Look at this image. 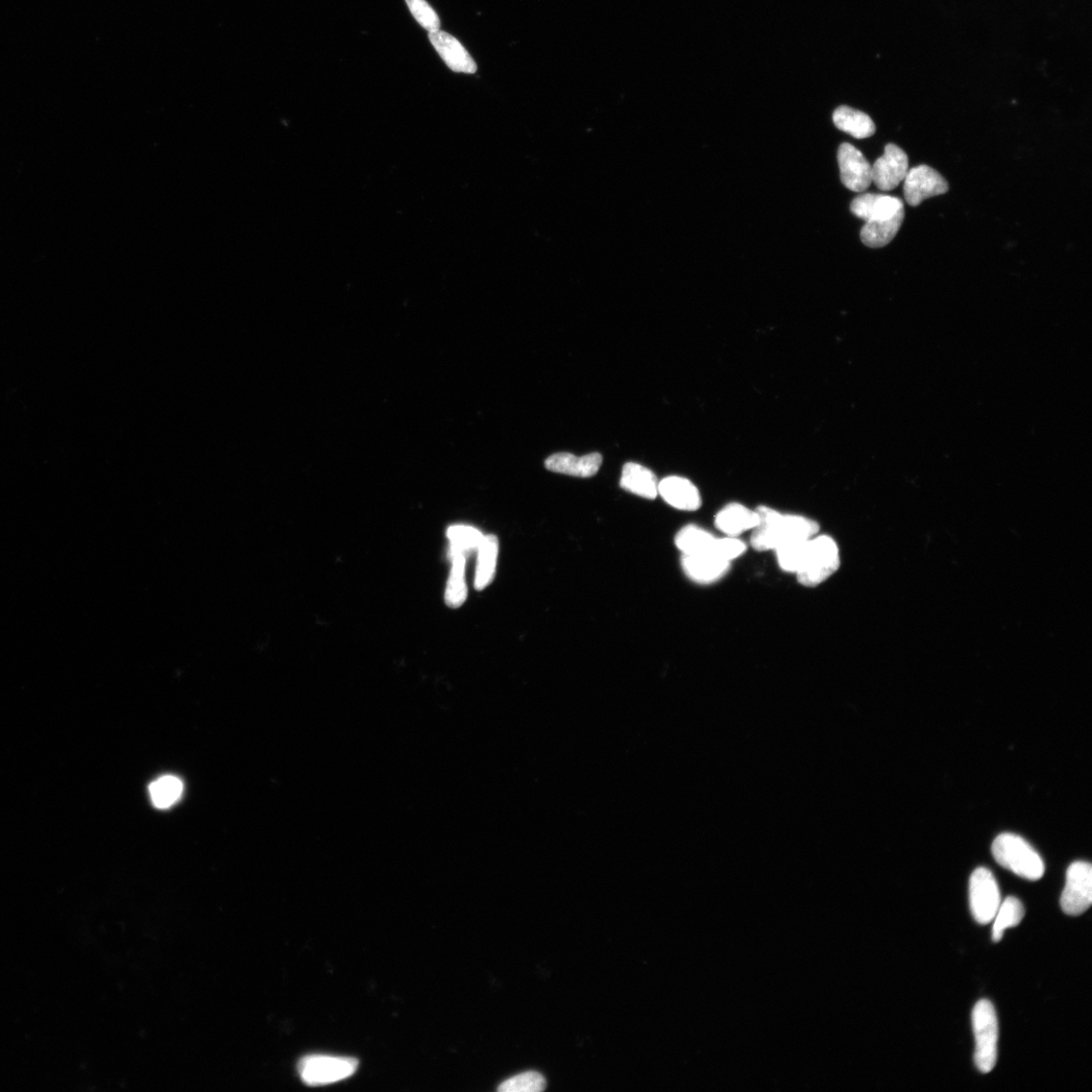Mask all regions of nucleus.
<instances>
[{
	"instance_id": "4be33fe9",
	"label": "nucleus",
	"mask_w": 1092,
	"mask_h": 1092,
	"mask_svg": "<svg viewBox=\"0 0 1092 1092\" xmlns=\"http://www.w3.org/2000/svg\"><path fill=\"white\" fill-rule=\"evenodd\" d=\"M447 536L449 541L448 556L464 554L467 557L477 552L484 538V534L478 528L465 524L451 525Z\"/></svg>"
},
{
	"instance_id": "f3484780",
	"label": "nucleus",
	"mask_w": 1092,
	"mask_h": 1092,
	"mask_svg": "<svg viewBox=\"0 0 1092 1092\" xmlns=\"http://www.w3.org/2000/svg\"><path fill=\"white\" fill-rule=\"evenodd\" d=\"M758 524L757 512L739 503L728 504L715 517L716 527L728 537L736 538L745 531L756 528Z\"/></svg>"
},
{
	"instance_id": "a878e982",
	"label": "nucleus",
	"mask_w": 1092,
	"mask_h": 1092,
	"mask_svg": "<svg viewBox=\"0 0 1092 1092\" xmlns=\"http://www.w3.org/2000/svg\"><path fill=\"white\" fill-rule=\"evenodd\" d=\"M546 1088L545 1076L537 1072H527L502 1082L500 1092H542Z\"/></svg>"
},
{
	"instance_id": "4468645a",
	"label": "nucleus",
	"mask_w": 1092,
	"mask_h": 1092,
	"mask_svg": "<svg viewBox=\"0 0 1092 1092\" xmlns=\"http://www.w3.org/2000/svg\"><path fill=\"white\" fill-rule=\"evenodd\" d=\"M602 461L603 457L598 452L580 457L572 453L561 452L549 456L546 460V468L556 474L579 478H591L599 472Z\"/></svg>"
},
{
	"instance_id": "412c9836",
	"label": "nucleus",
	"mask_w": 1092,
	"mask_h": 1092,
	"mask_svg": "<svg viewBox=\"0 0 1092 1092\" xmlns=\"http://www.w3.org/2000/svg\"><path fill=\"white\" fill-rule=\"evenodd\" d=\"M715 542L711 532L694 525L679 530L675 539L677 547L687 555L713 552Z\"/></svg>"
},
{
	"instance_id": "393cba45",
	"label": "nucleus",
	"mask_w": 1092,
	"mask_h": 1092,
	"mask_svg": "<svg viewBox=\"0 0 1092 1092\" xmlns=\"http://www.w3.org/2000/svg\"><path fill=\"white\" fill-rule=\"evenodd\" d=\"M810 541L792 543L776 549L781 569L788 573H799L805 566Z\"/></svg>"
},
{
	"instance_id": "9b49d317",
	"label": "nucleus",
	"mask_w": 1092,
	"mask_h": 1092,
	"mask_svg": "<svg viewBox=\"0 0 1092 1092\" xmlns=\"http://www.w3.org/2000/svg\"><path fill=\"white\" fill-rule=\"evenodd\" d=\"M681 564L686 576L698 584H711L722 579L731 569V562L714 552L683 554Z\"/></svg>"
},
{
	"instance_id": "cd10ccee",
	"label": "nucleus",
	"mask_w": 1092,
	"mask_h": 1092,
	"mask_svg": "<svg viewBox=\"0 0 1092 1092\" xmlns=\"http://www.w3.org/2000/svg\"><path fill=\"white\" fill-rule=\"evenodd\" d=\"M745 551V545L735 537L716 539L713 548L715 554L728 562H732L735 558L740 557Z\"/></svg>"
},
{
	"instance_id": "6ab92c4d",
	"label": "nucleus",
	"mask_w": 1092,
	"mask_h": 1092,
	"mask_svg": "<svg viewBox=\"0 0 1092 1092\" xmlns=\"http://www.w3.org/2000/svg\"><path fill=\"white\" fill-rule=\"evenodd\" d=\"M836 127L857 139H865L877 132L873 119L865 113L842 106L833 116Z\"/></svg>"
},
{
	"instance_id": "1a4fd4ad",
	"label": "nucleus",
	"mask_w": 1092,
	"mask_h": 1092,
	"mask_svg": "<svg viewBox=\"0 0 1092 1092\" xmlns=\"http://www.w3.org/2000/svg\"><path fill=\"white\" fill-rule=\"evenodd\" d=\"M909 157L895 144L886 145L882 157L872 166V182L884 191L894 189L909 173Z\"/></svg>"
},
{
	"instance_id": "5701e85b",
	"label": "nucleus",
	"mask_w": 1092,
	"mask_h": 1092,
	"mask_svg": "<svg viewBox=\"0 0 1092 1092\" xmlns=\"http://www.w3.org/2000/svg\"><path fill=\"white\" fill-rule=\"evenodd\" d=\"M1025 916V909L1017 898L1009 896L1001 904L1000 909L993 918L992 940L999 943L1009 928L1021 924Z\"/></svg>"
},
{
	"instance_id": "a211bd4d",
	"label": "nucleus",
	"mask_w": 1092,
	"mask_h": 1092,
	"mask_svg": "<svg viewBox=\"0 0 1092 1092\" xmlns=\"http://www.w3.org/2000/svg\"><path fill=\"white\" fill-rule=\"evenodd\" d=\"M499 549V540L496 536L493 534L484 536L477 550L478 562L474 582L476 590L482 591L492 584L497 571Z\"/></svg>"
},
{
	"instance_id": "20e7f679",
	"label": "nucleus",
	"mask_w": 1092,
	"mask_h": 1092,
	"mask_svg": "<svg viewBox=\"0 0 1092 1092\" xmlns=\"http://www.w3.org/2000/svg\"><path fill=\"white\" fill-rule=\"evenodd\" d=\"M841 558L837 543L828 536L810 541L805 566L797 579L801 585L813 588L830 579L840 568Z\"/></svg>"
},
{
	"instance_id": "0eeeda50",
	"label": "nucleus",
	"mask_w": 1092,
	"mask_h": 1092,
	"mask_svg": "<svg viewBox=\"0 0 1092 1092\" xmlns=\"http://www.w3.org/2000/svg\"><path fill=\"white\" fill-rule=\"evenodd\" d=\"M1060 904L1062 910L1073 916L1080 915L1090 908L1092 867L1089 863L1078 861L1068 868Z\"/></svg>"
},
{
	"instance_id": "9d476101",
	"label": "nucleus",
	"mask_w": 1092,
	"mask_h": 1092,
	"mask_svg": "<svg viewBox=\"0 0 1092 1092\" xmlns=\"http://www.w3.org/2000/svg\"><path fill=\"white\" fill-rule=\"evenodd\" d=\"M841 180L855 192L865 191L872 183V166L851 144H842L838 152Z\"/></svg>"
},
{
	"instance_id": "f257e3e1",
	"label": "nucleus",
	"mask_w": 1092,
	"mask_h": 1092,
	"mask_svg": "<svg viewBox=\"0 0 1092 1092\" xmlns=\"http://www.w3.org/2000/svg\"><path fill=\"white\" fill-rule=\"evenodd\" d=\"M756 512L759 524L752 532L750 544L758 551L776 550L792 543L810 541L819 531L816 521L804 516L781 514L765 506L759 507Z\"/></svg>"
},
{
	"instance_id": "bb28decb",
	"label": "nucleus",
	"mask_w": 1092,
	"mask_h": 1092,
	"mask_svg": "<svg viewBox=\"0 0 1092 1092\" xmlns=\"http://www.w3.org/2000/svg\"><path fill=\"white\" fill-rule=\"evenodd\" d=\"M406 4L413 17L426 31L432 33L441 30L440 17L426 0H406Z\"/></svg>"
},
{
	"instance_id": "423d86ee",
	"label": "nucleus",
	"mask_w": 1092,
	"mask_h": 1092,
	"mask_svg": "<svg viewBox=\"0 0 1092 1092\" xmlns=\"http://www.w3.org/2000/svg\"><path fill=\"white\" fill-rule=\"evenodd\" d=\"M969 901L971 912L980 925L989 924L997 914L1002 904L1001 892L988 869L977 868L971 876Z\"/></svg>"
},
{
	"instance_id": "ddd939ff",
	"label": "nucleus",
	"mask_w": 1092,
	"mask_h": 1092,
	"mask_svg": "<svg viewBox=\"0 0 1092 1092\" xmlns=\"http://www.w3.org/2000/svg\"><path fill=\"white\" fill-rule=\"evenodd\" d=\"M905 208L895 213L872 217L861 230V240L870 248H881L897 235L905 221Z\"/></svg>"
},
{
	"instance_id": "f03ea898",
	"label": "nucleus",
	"mask_w": 1092,
	"mask_h": 1092,
	"mask_svg": "<svg viewBox=\"0 0 1092 1092\" xmlns=\"http://www.w3.org/2000/svg\"><path fill=\"white\" fill-rule=\"evenodd\" d=\"M992 855L1002 867L1013 872L1015 876L1027 880H1040L1045 873V865L1036 849L1023 838L1013 834H1002L994 840Z\"/></svg>"
},
{
	"instance_id": "7ed1b4c3",
	"label": "nucleus",
	"mask_w": 1092,
	"mask_h": 1092,
	"mask_svg": "<svg viewBox=\"0 0 1092 1092\" xmlns=\"http://www.w3.org/2000/svg\"><path fill=\"white\" fill-rule=\"evenodd\" d=\"M976 1037L975 1062L982 1074H989L998 1060L999 1021L993 1005L979 1001L973 1011Z\"/></svg>"
},
{
	"instance_id": "b1692460",
	"label": "nucleus",
	"mask_w": 1092,
	"mask_h": 1092,
	"mask_svg": "<svg viewBox=\"0 0 1092 1092\" xmlns=\"http://www.w3.org/2000/svg\"><path fill=\"white\" fill-rule=\"evenodd\" d=\"M182 790V782L175 776L160 777L149 788L152 803L159 810H166L177 804Z\"/></svg>"
},
{
	"instance_id": "2eb2a0df",
	"label": "nucleus",
	"mask_w": 1092,
	"mask_h": 1092,
	"mask_svg": "<svg viewBox=\"0 0 1092 1092\" xmlns=\"http://www.w3.org/2000/svg\"><path fill=\"white\" fill-rule=\"evenodd\" d=\"M659 495L672 507L683 512H695L702 500L696 485L681 477H668L659 482Z\"/></svg>"
},
{
	"instance_id": "39448f33",
	"label": "nucleus",
	"mask_w": 1092,
	"mask_h": 1092,
	"mask_svg": "<svg viewBox=\"0 0 1092 1092\" xmlns=\"http://www.w3.org/2000/svg\"><path fill=\"white\" fill-rule=\"evenodd\" d=\"M357 1067L358 1060L354 1058L314 1054L301 1059L298 1070L303 1082L319 1086L350 1077Z\"/></svg>"
},
{
	"instance_id": "dca6fc26",
	"label": "nucleus",
	"mask_w": 1092,
	"mask_h": 1092,
	"mask_svg": "<svg viewBox=\"0 0 1092 1092\" xmlns=\"http://www.w3.org/2000/svg\"><path fill=\"white\" fill-rule=\"evenodd\" d=\"M620 487L637 496L653 500L659 495V481L649 469L636 464L627 463L622 470Z\"/></svg>"
},
{
	"instance_id": "6e6552de",
	"label": "nucleus",
	"mask_w": 1092,
	"mask_h": 1092,
	"mask_svg": "<svg viewBox=\"0 0 1092 1092\" xmlns=\"http://www.w3.org/2000/svg\"><path fill=\"white\" fill-rule=\"evenodd\" d=\"M948 190V182L928 165L910 169L905 179V197L911 207H917L927 199L941 196Z\"/></svg>"
},
{
	"instance_id": "f8f14e48",
	"label": "nucleus",
	"mask_w": 1092,
	"mask_h": 1092,
	"mask_svg": "<svg viewBox=\"0 0 1092 1092\" xmlns=\"http://www.w3.org/2000/svg\"><path fill=\"white\" fill-rule=\"evenodd\" d=\"M429 40L446 64L454 72L473 75L477 64L467 49L453 36L443 31L429 33Z\"/></svg>"
},
{
	"instance_id": "aec40b11",
	"label": "nucleus",
	"mask_w": 1092,
	"mask_h": 1092,
	"mask_svg": "<svg viewBox=\"0 0 1092 1092\" xmlns=\"http://www.w3.org/2000/svg\"><path fill=\"white\" fill-rule=\"evenodd\" d=\"M451 568L446 589V603L450 609H459L468 599V585L466 579L467 556L453 554L449 556Z\"/></svg>"
}]
</instances>
